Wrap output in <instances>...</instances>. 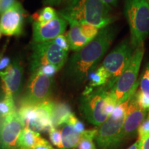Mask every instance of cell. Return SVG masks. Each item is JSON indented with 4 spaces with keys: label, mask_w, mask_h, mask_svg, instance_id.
<instances>
[{
    "label": "cell",
    "mask_w": 149,
    "mask_h": 149,
    "mask_svg": "<svg viewBox=\"0 0 149 149\" xmlns=\"http://www.w3.org/2000/svg\"><path fill=\"white\" fill-rule=\"evenodd\" d=\"M116 32L115 28L111 25L100 29L92 41L72 56L66 68V75L77 82H84L88 79L111 46Z\"/></svg>",
    "instance_id": "cell-1"
},
{
    "label": "cell",
    "mask_w": 149,
    "mask_h": 149,
    "mask_svg": "<svg viewBox=\"0 0 149 149\" xmlns=\"http://www.w3.org/2000/svg\"><path fill=\"white\" fill-rule=\"evenodd\" d=\"M58 15L69 24H88L100 29L115 21L111 6L102 0H70Z\"/></svg>",
    "instance_id": "cell-2"
},
{
    "label": "cell",
    "mask_w": 149,
    "mask_h": 149,
    "mask_svg": "<svg viewBox=\"0 0 149 149\" xmlns=\"http://www.w3.org/2000/svg\"><path fill=\"white\" fill-rule=\"evenodd\" d=\"M83 95L81 111L86 120L95 126L102 125L117 107L105 85L95 88L88 86Z\"/></svg>",
    "instance_id": "cell-3"
},
{
    "label": "cell",
    "mask_w": 149,
    "mask_h": 149,
    "mask_svg": "<svg viewBox=\"0 0 149 149\" xmlns=\"http://www.w3.org/2000/svg\"><path fill=\"white\" fill-rule=\"evenodd\" d=\"M144 54V46L135 48L127 66L109 88L110 95L116 106L127 101L137 90L138 74Z\"/></svg>",
    "instance_id": "cell-4"
},
{
    "label": "cell",
    "mask_w": 149,
    "mask_h": 149,
    "mask_svg": "<svg viewBox=\"0 0 149 149\" xmlns=\"http://www.w3.org/2000/svg\"><path fill=\"white\" fill-rule=\"evenodd\" d=\"M124 14L130 29L133 47L144 46L149 35V4L146 0H125Z\"/></svg>",
    "instance_id": "cell-5"
},
{
    "label": "cell",
    "mask_w": 149,
    "mask_h": 149,
    "mask_svg": "<svg viewBox=\"0 0 149 149\" xmlns=\"http://www.w3.org/2000/svg\"><path fill=\"white\" fill-rule=\"evenodd\" d=\"M55 103L51 100L35 104H20L17 113L24 127L37 133L49 132L55 128L53 123V114Z\"/></svg>",
    "instance_id": "cell-6"
},
{
    "label": "cell",
    "mask_w": 149,
    "mask_h": 149,
    "mask_svg": "<svg viewBox=\"0 0 149 149\" xmlns=\"http://www.w3.org/2000/svg\"><path fill=\"white\" fill-rule=\"evenodd\" d=\"M130 99L117 106L107 120L99 126L95 140L100 148L106 149L120 144L121 132Z\"/></svg>",
    "instance_id": "cell-7"
},
{
    "label": "cell",
    "mask_w": 149,
    "mask_h": 149,
    "mask_svg": "<svg viewBox=\"0 0 149 149\" xmlns=\"http://www.w3.org/2000/svg\"><path fill=\"white\" fill-rule=\"evenodd\" d=\"M30 57V70L33 72L45 64H53L61 69L68 59V51H64L53 40L33 43Z\"/></svg>",
    "instance_id": "cell-8"
},
{
    "label": "cell",
    "mask_w": 149,
    "mask_h": 149,
    "mask_svg": "<svg viewBox=\"0 0 149 149\" xmlns=\"http://www.w3.org/2000/svg\"><path fill=\"white\" fill-rule=\"evenodd\" d=\"M134 51L135 48L130 44V40L126 39L105 57L101 66L109 76V82L106 84L108 88H111L127 66Z\"/></svg>",
    "instance_id": "cell-9"
},
{
    "label": "cell",
    "mask_w": 149,
    "mask_h": 149,
    "mask_svg": "<svg viewBox=\"0 0 149 149\" xmlns=\"http://www.w3.org/2000/svg\"><path fill=\"white\" fill-rule=\"evenodd\" d=\"M53 77L38 71L32 72L28 81L20 104H35L48 100L53 88Z\"/></svg>",
    "instance_id": "cell-10"
},
{
    "label": "cell",
    "mask_w": 149,
    "mask_h": 149,
    "mask_svg": "<svg viewBox=\"0 0 149 149\" xmlns=\"http://www.w3.org/2000/svg\"><path fill=\"white\" fill-rule=\"evenodd\" d=\"M26 12L17 1L0 17V31L7 36H20L23 33Z\"/></svg>",
    "instance_id": "cell-11"
},
{
    "label": "cell",
    "mask_w": 149,
    "mask_h": 149,
    "mask_svg": "<svg viewBox=\"0 0 149 149\" xmlns=\"http://www.w3.org/2000/svg\"><path fill=\"white\" fill-rule=\"evenodd\" d=\"M148 111L141 107L134 93L130 99L126 109L125 120L120 135V143L124 139L137 134L139 126L146 117Z\"/></svg>",
    "instance_id": "cell-12"
},
{
    "label": "cell",
    "mask_w": 149,
    "mask_h": 149,
    "mask_svg": "<svg viewBox=\"0 0 149 149\" xmlns=\"http://www.w3.org/2000/svg\"><path fill=\"white\" fill-rule=\"evenodd\" d=\"M24 128L17 111L7 116L0 125V144L3 149H15Z\"/></svg>",
    "instance_id": "cell-13"
},
{
    "label": "cell",
    "mask_w": 149,
    "mask_h": 149,
    "mask_svg": "<svg viewBox=\"0 0 149 149\" xmlns=\"http://www.w3.org/2000/svg\"><path fill=\"white\" fill-rule=\"evenodd\" d=\"M68 22L60 15L46 23H33V40L34 43H42L53 40L66 31Z\"/></svg>",
    "instance_id": "cell-14"
},
{
    "label": "cell",
    "mask_w": 149,
    "mask_h": 149,
    "mask_svg": "<svg viewBox=\"0 0 149 149\" xmlns=\"http://www.w3.org/2000/svg\"><path fill=\"white\" fill-rule=\"evenodd\" d=\"M24 77V68L21 61H12L8 69L0 74L2 89L5 96L14 97L19 92Z\"/></svg>",
    "instance_id": "cell-15"
},
{
    "label": "cell",
    "mask_w": 149,
    "mask_h": 149,
    "mask_svg": "<svg viewBox=\"0 0 149 149\" xmlns=\"http://www.w3.org/2000/svg\"><path fill=\"white\" fill-rule=\"evenodd\" d=\"M70 28L66 34V38L69 44L70 49L74 51H79L91 42L81 32L79 24H70Z\"/></svg>",
    "instance_id": "cell-16"
},
{
    "label": "cell",
    "mask_w": 149,
    "mask_h": 149,
    "mask_svg": "<svg viewBox=\"0 0 149 149\" xmlns=\"http://www.w3.org/2000/svg\"><path fill=\"white\" fill-rule=\"evenodd\" d=\"M135 95L141 107L149 111V62L139 79L138 88Z\"/></svg>",
    "instance_id": "cell-17"
},
{
    "label": "cell",
    "mask_w": 149,
    "mask_h": 149,
    "mask_svg": "<svg viewBox=\"0 0 149 149\" xmlns=\"http://www.w3.org/2000/svg\"><path fill=\"white\" fill-rule=\"evenodd\" d=\"M73 114L70 106L64 102L55 103L53 114V123L55 128L66 124L71 115Z\"/></svg>",
    "instance_id": "cell-18"
},
{
    "label": "cell",
    "mask_w": 149,
    "mask_h": 149,
    "mask_svg": "<svg viewBox=\"0 0 149 149\" xmlns=\"http://www.w3.org/2000/svg\"><path fill=\"white\" fill-rule=\"evenodd\" d=\"M61 134V140L64 148L72 149L78 146L81 139V133H78L73 126L66 124L63 127Z\"/></svg>",
    "instance_id": "cell-19"
},
{
    "label": "cell",
    "mask_w": 149,
    "mask_h": 149,
    "mask_svg": "<svg viewBox=\"0 0 149 149\" xmlns=\"http://www.w3.org/2000/svg\"><path fill=\"white\" fill-rule=\"evenodd\" d=\"M43 138L37 132L24 127L18 140V147L24 149H33Z\"/></svg>",
    "instance_id": "cell-20"
},
{
    "label": "cell",
    "mask_w": 149,
    "mask_h": 149,
    "mask_svg": "<svg viewBox=\"0 0 149 149\" xmlns=\"http://www.w3.org/2000/svg\"><path fill=\"white\" fill-rule=\"evenodd\" d=\"M88 79L89 81L88 87L95 88L107 84L109 82V78L106 70L100 66L89 74Z\"/></svg>",
    "instance_id": "cell-21"
},
{
    "label": "cell",
    "mask_w": 149,
    "mask_h": 149,
    "mask_svg": "<svg viewBox=\"0 0 149 149\" xmlns=\"http://www.w3.org/2000/svg\"><path fill=\"white\" fill-rule=\"evenodd\" d=\"M97 133V129L85 130L81 133V139L77 146L78 149H96L93 140L95 139Z\"/></svg>",
    "instance_id": "cell-22"
},
{
    "label": "cell",
    "mask_w": 149,
    "mask_h": 149,
    "mask_svg": "<svg viewBox=\"0 0 149 149\" xmlns=\"http://www.w3.org/2000/svg\"><path fill=\"white\" fill-rule=\"evenodd\" d=\"M56 11L51 6H46L42 9L40 11L34 14L32 17L34 22H40V23H46L53 19L57 16Z\"/></svg>",
    "instance_id": "cell-23"
},
{
    "label": "cell",
    "mask_w": 149,
    "mask_h": 149,
    "mask_svg": "<svg viewBox=\"0 0 149 149\" xmlns=\"http://www.w3.org/2000/svg\"><path fill=\"white\" fill-rule=\"evenodd\" d=\"M81 32L88 40L92 41L98 35L100 29L88 24H79Z\"/></svg>",
    "instance_id": "cell-24"
},
{
    "label": "cell",
    "mask_w": 149,
    "mask_h": 149,
    "mask_svg": "<svg viewBox=\"0 0 149 149\" xmlns=\"http://www.w3.org/2000/svg\"><path fill=\"white\" fill-rule=\"evenodd\" d=\"M49 138L51 139L52 144L60 149H64L62 140H61V131L57 130L56 128H53L49 130Z\"/></svg>",
    "instance_id": "cell-25"
},
{
    "label": "cell",
    "mask_w": 149,
    "mask_h": 149,
    "mask_svg": "<svg viewBox=\"0 0 149 149\" xmlns=\"http://www.w3.org/2000/svg\"><path fill=\"white\" fill-rule=\"evenodd\" d=\"M60 69L55 65L53 64H45L43 65L37 69L36 71H38L44 75L47 76L49 77H53L54 75L56 74L58 70Z\"/></svg>",
    "instance_id": "cell-26"
},
{
    "label": "cell",
    "mask_w": 149,
    "mask_h": 149,
    "mask_svg": "<svg viewBox=\"0 0 149 149\" xmlns=\"http://www.w3.org/2000/svg\"><path fill=\"white\" fill-rule=\"evenodd\" d=\"M149 134V116H146L144 120L141 122L140 126H139L138 130H137V135H138V137H142L145 135ZM138 138V139H139Z\"/></svg>",
    "instance_id": "cell-27"
},
{
    "label": "cell",
    "mask_w": 149,
    "mask_h": 149,
    "mask_svg": "<svg viewBox=\"0 0 149 149\" xmlns=\"http://www.w3.org/2000/svg\"><path fill=\"white\" fill-rule=\"evenodd\" d=\"M53 40L57 46H59V47L62 48L64 51H68V50L70 49L69 44H68L66 37L64 36V35H59V36L57 37L55 39H54Z\"/></svg>",
    "instance_id": "cell-28"
},
{
    "label": "cell",
    "mask_w": 149,
    "mask_h": 149,
    "mask_svg": "<svg viewBox=\"0 0 149 149\" xmlns=\"http://www.w3.org/2000/svg\"><path fill=\"white\" fill-rule=\"evenodd\" d=\"M10 59L3 55V53H0V74L3 73L11 64Z\"/></svg>",
    "instance_id": "cell-29"
},
{
    "label": "cell",
    "mask_w": 149,
    "mask_h": 149,
    "mask_svg": "<svg viewBox=\"0 0 149 149\" xmlns=\"http://www.w3.org/2000/svg\"><path fill=\"white\" fill-rule=\"evenodd\" d=\"M16 1V0H0V16L10 8Z\"/></svg>",
    "instance_id": "cell-30"
},
{
    "label": "cell",
    "mask_w": 149,
    "mask_h": 149,
    "mask_svg": "<svg viewBox=\"0 0 149 149\" xmlns=\"http://www.w3.org/2000/svg\"><path fill=\"white\" fill-rule=\"evenodd\" d=\"M138 149H149V134L138 139Z\"/></svg>",
    "instance_id": "cell-31"
},
{
    "label": "cell",
    "mask_w": 149,
    "mask_h": 149,
    "mask_svg": "<svg viewBox=\"0 0 149 149\" xmlns=\"http://www.w3.org/2000/svg\"><path fill=\"white\" fill-rule=\"evenodd\" d=\"M33 149H55L53 148V147L48 143L46 139H42L40 141V142Z\"/></svg>",
    "instance_id": "cell-32"
},
{
    "label": "cell",
    "mask_w": 149,
    "mask_h": 149,
    "mask_svg": "<svg viewBox=\"0 0 149 149\" xmlns=\"http://www.w3.org/2000/svg\"><path fill=\"white\" fill-rule=\"evenodd\" d=\"M70 0H43L44 5L58 6L64 2H68Z\"/></svg>",
    "instance_id": "cell-33"
},
{
    "label": "cell",
    "mask_w": 149,
    "mask_h": 149,
    "mask_svg": "<svg viewBox=\"0 0 149 149\" xmlns=\"http://www.w3.org/2000/svg\"><path fill=\"white\" fill-rule=\"evenodd\" d=\"M105 3H107V4L110 5L111 6H116L117 3V0H102Z\"/></svg>",
    "instance_id": "cell-34"
},
{
    "label": "cell",
    "mask_w": 149,
    "mask_h": 149,
    "mask_svg": "<svg viewBox=\"0 0 149 149\" xmlns=\"http://www.w3.org/2000/svg\"><path fill=\"white\" fill-rule=\"evenodd\" d=\"M128 149H138V141H136L133 145H131Z\"/></svg>",
    "instance_id": "cell-35"
},
{
    "label": "cell",
    "mask_w": 149,
    "mask_h": 149,
    "mask_svg": "<svg viewBox=\"0 0 149 149\" xmlns=\"http://www.w3.org/2000/svg\"><path fill=\"white\" fill-rule=\"evenodd\" d=\"M1 34H2V33H1V31H0V39H1Z\"/></svg>",
    "instance_id": "cell-36"
},
{
    "label": "cell",
    "mask_w": 149,
    "mask_h": 149,
    "mask_svg": "<svg viewBox=\"0 0 149 149\" xmlns=\"http://www.w3.org/2000/svg\"><path fill=\"white\" fill-rule=\"evenodd\" d=\"M147 1H148V4H149V0H146Z\"/></svg>",
    "instance_id": "cell-37"
},
{
    "label": "cell",
    "mask_w": 149,
    "mask_h": 149,
    "mask_svg": "<svg viewBox=\"0 0 149 149\" xmlns=\"http://www.w3.org/2000/svg\"><path fill=\"white\" fill-rule=\"evenodd\" d=\"M19 149H24V148H20Z\"/></svg>",
    "instance_id": "cell-38"
},
{
    "label": "cell",
    "mask_w": 149,
    "mask_h": 149,
    "mask_svg": "<svg viewBox=\"0 0 149 149\" xmlns=\"http://www.w3.org/2000/svg\"><path fill=\"white\" fill-rule=\"evenodd\" d=\"M148 116H149V111H148Z\"/></svg>",
    "instance_id": "cell-39"
}]
</instances>
